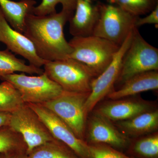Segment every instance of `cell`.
<instances>
[{"label":"cell","instance_id":"obj_17","mask_svg":"<svg viewBox=\"0 0 158 158\" xmlns=\"http://www.w3.org/2000/svg\"><path fill=\"white\" fill-rule=\"evenodd\" d=\"M37 2L34 0H0V9L10 26L15 30L23 34L26 17L33 14Z\"/></svg>","mask_w":158,"mask_h":158},{"label":"cell","instance_id":"obj_7","mask_svg":"<svg viewBox=\"0 0 158 158\" xmlns=\"http://www.w3.org/2000/svg\"><path fill=\"white\" fill-rule=\"evenodd\" d=\"M0 79L14 85L25 103L41 104L56 98L64 91L44 73L36 76L15 73L0 77Z\"/></svg>","mask_w":158,"mask_h":158},{"label":"cell","instance_id":"obj_3","mask_svg":"<svg viewBox=\"0 0 158 158\" xmlns=\"http://www.w3.org/2000/svg\"><path fill=\"white\" fill-rule=\"evenodd\" d=\"M44 73L59 85L64 91L76 93H90L95 77L85 64L67 58L48 61L44 65Z\"/></svg>","mask_w":158,"mask_h":158},{"label":"cell","instance_id":"obj_21","mask_svg":"<svg viewBox=\"0 0 158 158\" xmlns=\"http://www.w3.org/2000/svg\"><path fill=\"white\" fill-rule=\"evenodd\" d=\"M25 103L19 90L11 83L0 84V113H12Z\"/></svg>","mask_w":158,"mask_h":158},{"label":"cell","instance_id":"obj_15","mask_svg":"<svg viewBox=\"0 0 158 158\" xmlns=\"http://www.w3.org/2000/svg\"><path fill=\"white\" fill-rule=\"evenodd\" d=\"M158 89V71H150L136 75L128 79L106 97L116 100L138 95V94Z\"/></svg>","mask_w":158,"mask_h":158},{"label":"cell","instance_id":"obj_22","mask_svg":"<svg viewBox=\"0 0 158 158\" xmlns=\"http://www.w3.org/2000/svg\"><path fill=\"white\" fill-rule=\"evenodd\" d=\"M27 148L22 136L9 126L0 129V154L26 150Z\"/></svg>","mask_w":158,"mask_h":158},{"label":"cell","instance_id":"obj_9","mask_svg":"<svg viewBox=\"0 0 158 158\" xmlns=\"http://www.w3.org/2000/svg\"><path fill=\"white\" fill-rule=\"evenodd\" d=\"M133 31L120 46L106 68L92 81L91 90L85 106V113L87 117L97 105L114 90L120 73L123 56L129 47Z\"/></svg>","mask_w":158,"mask_h":158},{"label":"cell","instance_id":"obj_8","mask_svg":"<svg viewBox=\"0 0 158 158\" xmlns=\"http://www.w3.org/2000/svg\"><path fill=\"white\" fill-rule=\"evenodd\" d=\"M9 126L22 136L27 154L36 148L56 139L37 113L26 103L11 113Z\"/></svg>","mask_w":158,"mask_h":158},{"label":"cell","instance_id":"obj_24","mask_svg":"<svg viewBox=\"0 0 158 158\" xmlns=\"http://www.w3.org/2000/svg\"><path fill=\"white\" fill-rule=\"evenodd\" d=\"M77 0H42L40 4L34 7L33 14L38 16H44L56 12V6L62 5V9L73 13L75 10Z\"/></svg>","mask_w":158,"mask_h":158},{"label":"cell","instance_id":"obj_10","mask_svg":"<svg viewBox=\"0 0 158 158\" xmlns=\"http://www.w3.org/2000/svg\"><path fill=\"white\" fill-rule=\"evenodd\" d=\"M26 104L37 113L54 138L67 145L80 158H92L89 144L78 138L55 113L41 104Z\"/></svg>","mask_w":158,"mask_h":158},{"label":"cell","instance_id":"obj_12","mask_svg":"<svg viewBox=\"0 0 158 158\" xmlns=\"http://www.w3.org/2000/svg\"><path fill=\"white\" fill-rule=\"evenodd\" d=\"M156 109V102L145 100L135 95L111 100L94 108L92 112L115 123L127 120L141 113Z\"/></svg>","mask_w":158,"mask_h":158},{"label":"cell","instance_id":"obj_23","mask_svg":"<svg viewBox=\"0 0 158 158\" xmlns=\"http://www.w3.org/2000/svg\"><path fill=\"white\" fill-rule=\"evenodd\" d=\"M136 17L149 13L158 4V0H107Z\"/></svg>","mask_w":158,"mask_h":158},{"label":"cell","instance_id":"obj_28","mask_svg":"<svg viewBox=\"0 0 158 158\" xmlns=\"http://www.w3.org/2000/svg\"><path fill=\"white\" fill-rule=\"evenodd\" d=\"M11 114L8 113H0V129L9 126Z\"/></svg>","mask_w":158,"mask_h":158},{"label":"cell","instance_id":"obj_27","mask_svg":"<svg viewBox=\"0 0 158 158\" xmlns=\"http://www.w3.org/2000/svg\"><path fill=\"white\" fill-rule=\"evenodd\" d=\"M5 155L6 158H29L26 150L15 152Z\"/></svg>","mask_w":158,"mask_h":158},{"label":"cell","instance_id":"obj_18","mask_svg":"<svg viewBox=\"0 0 158 158\" xmlns=\"http://www.w3.org/2000/svg\"><path fill=\"white\" fill-rule=\"evenodd\" d=\"M124 153L133 158H158V131L131 139Z\"/></svg>","mask_w":158,"mask_h":158},{"label":"cell","instance_id":"obj_29","mask_svg":"<svg viewBox=\"0 0 158 158\" xmlns=\"http://www.w3.org/2000/svg\"><path fill=\"white\" fill-rule=\"evenodd\" d=\"M0 158H6V156L5 154H0Z\"/></svg>","mask_w":158,"mask_h":158},{"label":"cell","instance_id":"obj_20","mask_svg":"<svg viewBox=\"0 0 158 158\" xmlns=\"http://www.w3.org/2000/svg\"><path fill=\"white\" fill-rule=\"evenodd\" d=\"M27 155L29 158H80L67 145L56 139L36 148Z\"/></svg>","mask_w":158,"mask_h":158},{"label":"cell","instance_id":"obj_14","mask_svg":"<svg viewBox=\"0 0 158 158\" xmlns=\"http://www.w3.org/2000/svg\"><path fill=\"white\" fill-rule=\"evenodd\" d=\"M97 0H77L75 13L69 21V33L73 37L93 34L99 16Z\"/></svg>","mask_w":158,"mask_h":158},{"label":"cell","instance_id":"obj_26","mask_svg":"<svg viewBox=\"0 0 158 158\" xmlns=\"http://www.w3.org/2000/svg\"><path fill=\"white\" fill-rule=\"evenodd\" d=\"M146 24H154L158 27V4L152 11L149 12V14L145 17H138L136 20L135 27L138 28L141 26Z\"/></svg>","mask_w":158,"mask_h":158},{"label":"cell","instance_id":"obj_11","mask_svg":"<svg viewBox=\"0 0 158 158\" xmlns=\"http://www.w3.org/2000/svg\"><path fill=\"white\" fill-rule=\"evenodd\" d=\"M91 113L87 118L85 141L88 144H107L124 152L131 139L124 135L112 121L94 112Z\"/></svg>","mask_w":158,"mask_h":158},{"label":"cell","instance_id":"obj_25","mask_svg":"<svg viewBox=\"0 0 158 158\" xmlns=\"http://www.w3.org/2000/svg\"><path fill=\"white\" fill-rule=\"evenodd\" d=\"M89 146L92 158H133L107 144H90Z\"/></svg>","mask_w":158,"mask_h":158},{"label":"cell","instance_id":"obj_6","mask_svg":"<svg viewBox=\"0 0 158 158\" xmlns=\"http://www.w3.org/2000/svg\"><path fill=\"white\" fill-rule=\"evenodd\" d=\"M89 93L64 91L59 96L41 105L62 119L78 138L85 141L88 117L85 106Z\"/></svg>","mask_w":158,"mask_h":158},{"label":"cell","instance_id":"obj_2","mask_svg":"<svg viewBox=\"0 0 158 158\" xmlns=\"http://www.w3.org/2000/svg\"><path fill=\"white\" fill-rule=\"evenodd\" d=\"M69 43L73 49L69 58L85 64L95 78L106 68L120 47L93 35L73 37Z\"/></svg>","mask_w":158,"mask_h":158},{"label":"cell","instance_id":"obj_5","mask_svg":"<svg viewBox=\"0 0 158 158\" xmlns=\"http://www.w3.org/2000/svg\"><path fill=\"white\" fill-rule=\"evenodd\" d=\"M99 16L92 35L118 46L135 27L137 18L118 6L98 2Z\"/></svg>","mask_w":158,"mask_h":158},{"label":"cell","instance_id":"obj_1","mask_svg":"<svg viewBox=\"0 0 158 158\" xmlns=\"http://www.w3.org/2000/svg\"><path fill=\"white\" fill-rule=\"evenodd\" d=\"M73 14L62 9L59 13L44 16L31 14L27 16L23 34L31 40L41 59L52 61L69 58L73 49L63 30Z\"/></svg>","mask_w":158,"mask_h":158},{"label":"cell","instance_id":"obj_19","mask_svg":"<svg viewBox=\"0 0 158 158\" xmlns=\"http://www.w3.org/2000/svg\"><path fill=\"white\" fill-rule=\"evenodd\" d=\"M22 72L31 75L42 74L44 69L31 65H26L24 60L18 59L9 49L0 51V77Z\"/></svg>","mask_w":158,"mask_h":158},{"label":"cell","instance_id":"obj_4","mask_svg":"<svg viewBox=\"0 0 158 158\" xmlns=\"http://www.w3.org/2000/svg\"><path fill=\"white\" fill-rule=\"evenodd\" d=\"M155 70H158V48L148 43L135 27L129 47L123 56L116 85H121L138 74Z\"/></svg>","mask_w":158,"mask_h":158},{"label":"cell","instance_id":"obj_13","mask_svg":"<svg viewBox=\"0 0 158 158\" xmlns=\"http://www.w3.org/2000/svg\"><path fill=\"white\" fill-rule=\"evenodd\" d=\"M0 41L6 44L9 51L28 60L30 65L40 68L48 62L38 56L34 44L29 38L11 27L4 17L1 9Z\"/></svg>","mask_w":158,"mask_h":158},{"label":"cell","instance_id":"obj_16","mask_svg":"<svg viewBox=\"0 0 158 158\" xmlns=\"http://www.w3.org/2000/svg\"><path fill=\"white\" fill-rule=\"evenodd\" d=\"M114 124L130 139L156 132L158 130V110L141 113L127 120L115 122Z\"/></svg>","mask_w":158,"mask_h":158}]
</instances>
